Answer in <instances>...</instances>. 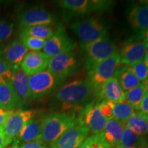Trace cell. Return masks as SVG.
Wrapping results in <instances>:
<instances>
[{"label":"cell","mask_w":148,"mask_h":148,"mask_svg":"<svg viewBox=\"0 0 148 148\" xmlns=\"http://www.w3.org/2000/svg\"><path fill=\"white\" fill-rule=\"evenodd\" d=\"M77 148H110L101 136V133L88 136Z\"/></svg>","instance_id":"cell-29"},{"label":"cell","mask_w":148,"mask_h":148,"mask_svg":"<svg viewBox=\"0 0 148 148\" xmlns=\"http://www.w3.org/2000/svg\"><path fill=\"white\" fill-rule=\"evenodd\" d=\"M145 85L144 82H141L136 87L125 92V101L132 107L134 110H138L140 109V103L145 95Z\"/></svg>","instance_id":"cell-26"},{"label":"cell","mask_w":148,"mask_h":148,"mask_svg":"<svg viewBox=\"0 0 148 148\" xmlns=\"http://www.w3.org/2000/svg\"><path fill=\"white\" fill-rule=\"evenodd\" d=\"M114 77L117 78L122 89L124 92L128 91L129 90L136 87L141 83L136 75L128 69L127 66L123 67H121L120 66L116 70Z\"/></svg>","instance_id":"cell-24"},{"label":"cell","mask_w":148,"mask_h":148,"mask_svg":"<svg viewBox=\"0 0 148 148\" xmlns=\"http://www.w3.org/2000/svg\"><path fill=\"white\" fill-rule=\"evenodd\" d=\"M34 112L31 110H15L0 129L5 136L13 140L26 123L33 117Z\"/></svg>","instance_id":"cell-13"},{"label":"cell","mask_w":148,"mask_h":148,"mask_svg":"<svg viewBox=\"0 0 148 148\" xmlns=\"http://www.w3.org/2000/svg\"><path fill=\"white\" fill-rule=\"evenodd\" d=\"M131 27L138 32V37L143 38L148 29V4L133 6L127 16Z\"/></svg>","instance_id":"cell-16"},{"label":"cell","mask_w":148,"mask_h":148,"mask_svg":"<svg viewBox=\"0 0 148 148\" xmlns=\"http://www.w3.org/2000/svg\"><path fill=\"white\" fill-rule=\"evenodd\" d=\"M71 29L77 35L81 45L95 41L106 37L108 27L100 18L90 17L79 20L71 25Z\"/></svg>","instance_id":"cell-4"},{"label":"cell","mask_w":148,"mask_h":148,"mask_svg":"<svg viewBox=\"0 0 148 148\" xmlns=\"http://www.w3.org/2000/svg\"><path fill=\"white\" fill-rule=\"evenodd\" d=\"M99 101L93 99L85 105L78 112V123L86 126L92 134H100L108 120L101 115L99 109Z\"/></svg>","instance_id":"cell-8"},{"label":"cell","mask_w":148,"mask_h":148,"mask_svg":"<svg viewBox=\"0 0 148 148\" xmlns=\"http://www.w3.org/2000/svg\"><path fill=\"white\" fill-rule=\"evenodd\" d=\"M18 39L27 49L32 51H40L43 48L46 42L45 40L23 34H19Z\"/></svg>","instance_id":"cell-30"},{"label":"cell","mask_w":148,"mask_h":148,"mask_svg":"<svg viewBox=\"0 0 148 148\" xmlns=\"http://www.w3.org/2000/svg\"><path fill=\"white\" fill-rule=\"evenodd\" d=\"M148 50V42L134 40L127 42L120 51V62L125 66L132 65L144 57Z\"/></svg>","instance_id":"cell-14"},{"label":"cell","mask_w":148,"mask_h":148,"mask_svg":"<svg viewBox=\"0 0 148 148\" xmlns=\"http://www.w3.org/2000/svg\"><path fill=\"white\" fill-rule=\"evenodd\" d=\"M14 23L6 19H0V42L8 40L14 32Z\"/></svg>","instance_id":"cell-32"},{"label":"cell","mask_w":148,"mask_h":148,"mask_svg":"<svg viewBox=\"0 0 148 148\" xmlns=\"http://www.w3.org/2000/svg\"><path fill=\"white\" fill-rule=\"evenodd\" d=\"M99 109L103 117L107 120L113 119V113L112 108L111 106L110 101L106 100H102L99 101Z\"/></svg>","instance_id":"cell-34"},{"label":"cell","mask_w":148,"mask_h":148,"mask_svg":"<svg viewBox=\"0 0 148 148\" xmlns=\"http://www.w3.org/2000/svg\"><path fill=\"white\" fill-rule=\"evenodd\" d=\"M127 67L141 82L148 79V67L144 59L135 62L132 65L127 66Z\"/></svg>","instance_id":"cell-31"},{"label":"cell","mask_w":148,"mask_h":148,"mask_svg":"<svg viewBox=\"0 0 148 148\" xmlns=\"http://www.w3.org/2000/svg\"><path fill=\"white\" fill-rule=\"evenodd\" d=\"M75 47V43L66 35L62 27L58 25L54 34L46 40L42 49L43 52L51 58L61 53L73 51Z\"/></svg>","instance_id":"cell-10"},{"label":"cell","mask_w":148,"mask_h":148,"mask_svg":"<svg viewBox=\"0 0 148 148\" xmlns=\"http://www.w3.org/2000/svg\"><path fill=\"white\" fill-rule=\"evenodd\" d=\"M137 148H148V137L147 136H142Z\"/></svg>","instance_id":"cell-39"},{"label":"cell","mask_w":148,"mask_h":148,"mask_svg":"<svg viewBox=\"0 0 148 148\" xmlns=\"http://www.w3.org/2000/svg\"><path fill=\"white\" fill-rule=\"evenodd\" d=\"M81 46L88 71H91L116 51L115 45L107 36Z\"/></svg>","instance_id":"cell-3"},{"label":"cell","mask_w":148,"mask_h":148,"mask_svg":"<svg viewBox=\"0 0 148 148\" xmlns=\"http://www.w3.org/2000/svg\"><path fill=\"white\" fill-rule=\"evenodd\" d=\"M144 61H145L146 65H147V66L148 67V50L147 51V53H146V54L145 56V57H144Z\"/></svg>","instance_id":"cell-41"},{"label":"cell","mask_w":148,"mask_h":148,"mask_svg":"<svg viewBox=\"0 0 148 148\" xmlns=\"http://www.w3.org/2000/svg\"><path fill=\"white\" fill-rule=\"evenodd\" d=\"M144 83H145V85L146 91L148 92V79H146L145 81H144Z\"/></svg>","instance_id":"cell-42"},{"label":"cell","mask_w":148,"mask_h":148,"mask_svg":"<svg viewBox=\"0 0 148 148\" xmlns=\"http://www.w3.org/2000/svg\"><path fill=\"white\" fill-rule=\"evenodd\" d=\"M111 106L114 119L123 123H125L134 112V109L126 101L121 103L111 102Z\"/></svg>","instance_id":"cell-27"},{"label":"cell","mask_w":148,"mask_h":148,"mask_svg":"<svg viewBox=\"0 0 148 148\" xmlns=\"http://www.w3.org/2000/svg\"><path fill=\"white\" fill-rule=\"evenodd\" d=\"M49 58L40 51H30L25 54L21 64V69L27 76L40 73L47 68Z\"/></svg>","instance_id":"cell-15"},{"label":"cell","mask_w":148,"mask_h":148,"mask_svg":"<svg viewBox=\"0 0 148 148\" xmlns=\"http://www.w3.org/2000/svg\"><path fill=\"white\" fill-rule=\"evenodd\" d=\"M57 2L72 16H84L93 12L92 0H61Z\"/></svg>","instance_id":"cell-21"},{"label":"cell","mask_w":148,"mask_h":148,"mask_svg":"<svg viewBox=\"0 0 148 148\" xmlns=\"http://www.w3.org/2000/svg\"><path fill=\"white\" fill-rule=\"evenodd\" d=\"M44 116H40L36 118L32 117L24 125L23 129L18 136L14 138L12 143L22 144L32 140H40Z\"/></svg>","instance_id":"cell-17"},{"label":"cell","mask_w":148,"mask_h":148,"mask_svg":"<svg viewBox=\"0 0 148 148\" xmlns=\"http://www.w3.org/2000/svg\"><path fill=\"white\" fill-rule=\"evenodd\" d=\"M97 96L100 99L112 103H121L125 101V92L115 77H111L101 86Z\"/></svg>","instance_id":"cell-18"},{"label":"cell","mask_w":148,"mask_h":148,"mask_svg":"<svg viewBox=\"0 0 148 148\" xmlns=\"http://www.w3.org/2000/svg\"><path fill=\"white\" fill-rule=\"evenodd\" d=\"M125 123L114 118L107 121L101 134L110 148L119 147Z\"/></svg>","instance_id":"cell-19"},{"label":"cell","mask_w":148,"mask_h":148,"mask_svg":"<svg viewBox=\"0 0 148 148\" xmlns=\"http://www.w3.org/2000/svg\"><path fill=\"white\" fill-rule=\"evenodd\" d=\"M55 20L53 14L40 5L25 9L17 15L18 26L21 29L34 25H52Z\"/></svg>","instance_id":"cell-9"},{"label":"cell","mask_w":148,"mask_h":148,"mask_svg":"<svg viewBox=\"0 0 148 148\" xmlns=\"http://www.w3.org/2000/svg\"><path fill=\"white\" fill-rule=\"evenodd\" d=\"M143 40H144V41L148 42V29H147V31H146V32H145V34H144Z\"/></svg>","instance_id":"cell-40"},{"label":"cell","mask_w":148,"mask_h":148,"mask_svg":"<svg viewBox=\"0 0 148 148\" xmlns=\"http://www.w3.org/2000/svg\"><path fill=\"white\" fill-rule=\"evenodd\" d=\"M79 64L78 58L73 51L61 53L49 59L47 71L59 81L73 75Z\"/></svg>","instance_id":"cell-6"},{"label":"cell","mask_w":148,"mask_h":148,"mask_svg":"<svg viewBox=\"0 0 148 148\" xmlns=\"http://www.w3.org/2000/svg\"><path fill=\"white\" fill-rule=\"evenodd\" d=\"M120 66L121 62L119 53L116 51L93 69L88 71V79L93 86L95 95L97 96L101 86L109 79L114 76L116 70Z\"/></svg>","instance_id":"cell-5"},{"label":"cell","mask_w":148,"mask_h":148,"mask_svg":"<svg viewBox=\"0 0 148 148\" xmlns=\"http://www.w3.org/2000/svg\"><path fill=\"white\" fill-rule=\"evenodd\" d=\"M60 81L47 70L28 76L31 101L44 97L54 89Z\"/></svg>","instance_id":"cell-7"},{"label":"cell","mask_w":148,"mask_h":148,"mask_svg":"<svg viewBox=\"0 0 148 148\" xmlns=\"http://www.w3.org/2000/svg\"><path fill=\"white\" fill-rule=\"evenodd\" d=\"M89 133L87 127L77 122L76 125L67 130L51 143L49 148H77L88 137Z\"/></svg>","instance_id":"cell-11"},{"label":"cell","mask_w":148,"mask_h":148,"mask_svg":"<svg viewBox=\"0 0 148 148\" xmlns=\"http://www.w3.org/2000/svg\"><path fill=\"white\" fill-rule=\"evenodd\" d=\"M42 148H49V147H47V146H45H45H44V147H42Z\"/></svg>","instance_id":"cell-43"},{"label":"cell","mask_w":148,"mask_h":148,"mask_svg":"<svg viewBox=\"0 0 148 148\" xmlns=\"http://www.w3.org/2000/svg\"><path fill=\"white\" fill-rule=\"evenodd\" d=\"M116 148H119V147H116Z\"/></svg>","instance_id":"cell-45"},{"label":"cell","mask_w":148,"mask_h":148,"mask_svg":"<svg viewBox=\"0 0 148 148\" xmlns=\"http://www.w3.org/2000/svg\"><path fill=\"white\" fill-rule=\"evenodd\" d=\"M142 136H138L125 125L119 148H137Z\"/></svg>","instance_id":"cell-28"},{"label":"cell","mask_w":148,"mask_h":148,"mask_svg":"<svg viewBox=\"0 0 148 148\" xmlns=\"http://www.w3.org/2000/svg\"><path fill=\"white\" fill-rule=\"evenodd\" d=\"M140 112L146 116H148V92L145 91L140 106Z\"/></svg>","instance_id":"cell-36"},{"label":"cell","mask_w":148,"mask_h":148,"mask_svg":"<svg viewBox=\"0 0 148 148\" xmlns=\"http://www.w3.org/2000/svg\"><path fill=\"white\" fill-rule=\"evenodd\" d=\"M147 137H148V132H147Z\"/></svg>","instance_id":"cell-44"},{"label":"cell","mask_w":148,"mask_h":148,"mask_svg":"<svg viewBox=\"0 0 148 148\" xmlns=\"http://www.w3.org/2000/svg\"><path fill=\"white\" fill-rule=\"evenodd\" d=\"M76 113L52 112L44 116L40 140L51 144L67 130L77 123Z\"/></svg>","instance_id":"cell-2"},{"label":"cell","mask_w":148,"mask_h":148,"mask_svg":"<svg viewBox=\"0 0 148 148\" xmlns=\"http://www.w3.org/2000/svg\"><path fill=\"white\" fill-rule=\"evenodd\" d=\"M133 132L138 136H145L148 132V116L140 112H134L125 123Z\"/></svg>","instance_id":"cell-23"},{"label":"cell","mask_w":148,"mask_h":148,"mask_svg":"<svg viewBox=\"0 0 148 148\" xmlns=\"http://www.w3.org/2000/svg\"><path fill=\"white\" fill-rule=\"evenodd\" d=\"M14 110L10 111L0 108V127L4 124Z\"/></svg>","instance_id":"cell-37"},{"label":"cell","mask_w":148,"mask_h":148,"mask_svg":"<svg viewBox=\"0 0 148 148\" xmlns=\"http://www.w3.org/2000/svg\"><path fill=\"white\" fill-rule=\"evenodd\" d=\"M44 146H45V144L42 143L41 140H36L22 144L12 143V146L10 148H42Z\"/></svg>","instance_id":"cell-35"},{"label":"cell","mask_w":148,"mask_h":148,"mask_svg":"<svg viewBox=\"0 0 148 148\" xmlns=\"http://www.w3.org/2000/svg\"><path fill=\"white\" fill-rule=\"evenodd\" d=\"M95 95L93 86L88 79H76L59 88L54 95V102L66 112L75 113L73 110L79 112Z\"/></svg>","instance_id":"cell-1"},{"label":"cell","mask_w":148,"mask_h":148,"mask_svg":"<svg viewBox=\"0 0 148 148\" xmlns=\"http://www.w3.org/2000/svg\"><path fill=\"white\" fill-rule=\"evenodd\" d=\"M56 31L52 27V25H40L29 26L21 29L20 34L27 35L47 40L54 34Z\"/></svg>","instance_id":"cell-25"},{"label":"cell","mask_w":148,"mask_h":148,"mask_svg":"<svg viewBox=\"0 0 148 148\" xmlns=\"http://www.w3.org/2000/svg\"><path fill=\"white\" fill-rule=\"evenodd\" d=\"M22 103L13 89L10 80L0 82V108L7 110H15Z\"/></svg>","instance_id":"cell-20"},{"label":"cell","mask_w":148,"mask_h":148,"mask_svg":"<svg viewBox=\"0 0 148 148\" xmlns=\"http://www.w3.org/2000/svg\"><path fill=\"white\" fill-rule=\"evenodd\" d=\"M28 49L20 41L15 39L0 47V58L5 61L12 70L21 68V64Z\"/></svg>","instance_id":"cell-12"},{"label":"cell","mask_w":148,"mask_h":148,"mask_svg":"<svg viewBox=\"0 0 148 148\" xmlns=\"http://www.w3.org/2000/svg\"><path fill=\"white\" fill-rule=\"evenodd\" d=\"M13 72L12 68L0 58V82L10 80Z\"/></svg>","instance_id":"cell-33"},{"label":"cell","mask_w":148,"mask_h":148,"mask_svg":"<svg viewBox=\"0 0 148 148\" xmlns=\"http://www.w3.org/2000/svg\"><path fill=\"white\" fill-rule=\"evenodd\" d=\"M12 140L7 137L0 129V148H5L12 143Z\"/></svg>","instance_id":"cell-38"},{"label":"cell","mask_w":148,"mask_h":148,"mask_svg":"<svg viewBox=\"0 0 148 148\" xmlns=\"http://www.w3.org/2000/svg\"><path fill=\"white\" fill-rule=\"evenodd\" d=\"M10 81L22 104L31 101L28 88V76L21 68L14 70Z\"/></svg>","instance_id":"cell-22"}]
</instances>
